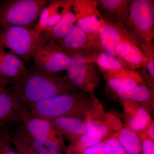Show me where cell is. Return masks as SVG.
I'll list each match as a JSON object with an SVG mask.
<instances>
[{"mask_svg":"<svg viewBox=\"0 0 154 154\" xmlns=\"http://www.w3.org/2000/svg\"><path fill=\"white\" fill-rule=\"evenodd\" d=\"M109 148L103 140L86 149L81 154H109Z\"/></svg>","mask_w":154,"mask_h":154,"instance_id":"obj_31","label":"cell"},{"mask_svg":"<svg viewBox=\"0 0 154 154\" xmlns=\"http://www.w3.org/2000/svg\"><path fill=\"white\" fill-rule=\"evenodd\" d=\"M8 85L7 84H0V94L8 88H7Z\"/></svg>","mask_w":154,"mask_h":154,"instance_id":"obj_35","label":"cell"},{"mask_svg":"<svg viewBox=\"0 0 154 154\" xmlns=\"http://www.w3.org/2000/svg\"><path fill=\"white\" fill-rule=\"evenodd\" d=\"M70 143L75 141L87 131L84 119L77 116L60 117L51 120Z\"/></svg>","mask_w":154,"mask_h":154,"instance_id":"obj_22","label":"cell"},{"mask_svg":"<svg viewBox=\"0 0 154 154\" xmlns=\"http://www.w3.org/2000/svg\"><path fill=\"white\" fill-rule=\"evenodd\" d=\"M64 52L69 57L66 69L69 82L77 89L94 96L100 83V72L93 61L94 55L81 50Z\"/></svg>","mask_w":154,"mask_h":154,"instance_id":"obj_3","label":"cell"},{"mask_svg":"<svg viewBox=\"0 0 154 154\" xmlns=\"http://www.w3.org/2000/svg\"><path fill=\"white\" fill-rule=\"evenodd\" d=\"M28 105L8 88L0 94V129L15 122L21 121Z\"/></svg>","mask_w":154,"mask_h":154,"instance_id":"obj_12","label":"cell"},{"mask_svg":"<svg viewBox=\"0 0 154 154\" xmlns=\"http://www.w3.org/2000/svg\"><path fill=\"white\" fill-rule=\"evenodd\" d=\"M47 0H10L0 5V29L14 26L32 28Z\"/></svg>","mask_w":154,"mask_h":154,"instance_id":"obj_4","label":"cell"},{"mask_svg":"<svg viewBox=\"0 0 154 154\" xmlns=\"http://www.w3.org/2000/svg\"><path fill=\"white\" fill-rule=\"evenodd\" d=\"M104 140L109 147V154H127L117 139L116 132Z\"/></svg>","mask_w":154,"mask_h":154,"instance_id":"obj_29","label":"cell"},{"mask_svg":"<svg viewBox=\"0 0 154 154\" xmlns=\"http://www.w3.org/2000/svg\"><path fill=\"white\" fill-rule=\"evenodd\" d=\"M56 42L64 51L81 50L94 55L102 49L99 36L87 34L76 25L68 35Z\"/></svg>","mask_w":154,"mask_h":154,"instance_id":"obj_11","label":"cell"},{"mask_svg":"<svg viewBox=\"0 0 154 154\" xmlns=\"http://www.w3.org/2000/svg\"><path fill=\"white\" fill-rule=\"evenodd\" d=\"M10 80L8 79L5 78L3 77L2 75L0 74V84H7L8 85L10 84Z\"/></svg>","mask_w":154,"mask_h":154,"instance_id":"obj_34","label":"cell"},{"mask_svg":"<svg viewBox=\"0 0 154 154\" xmlns=\"http://www.w3.org/2000/svg\"><path fill=\"white\" fill-rule=\"evenodd\" d=\"M76 11V25L85 33L99 36L105 22L97 7L96 0H74Z\"/></svg>","mask_w":154,"mask_h":154,"instance_id":"obj_10","label":"cell"},{"mask_svg":"<svg viewBox=\"0 0 154 154\" xmlns=\"http://www.w3.org/2000/svg\"><path fill=\"white\" fill-rule=\"evenodd\" d=\"M21 121L25 130L35 137L50 140L55 142L62 154H65L67 147L63 136L57 126L52 121L34 116L26 108L22 114Z\"/></svg>","mask_w":154,"mask_h":154,"instance_id":"obj_8","label":"cell"},{"mask_svg":"<svg viewBox=\"0 0 154 154\" xmlns=\"http://www.w3.org/2000/svg\"><path fill=\"white\" fill-rule=\"evenodd\" d=\"M93 61L99 69L105 70L118 71L124 69L131 70L118 58L110 55L103 49L93 56Z\"/></svg>","mask_w":154,"mask_h":154,"instance_id":"obj_25","label":"cell"},{"mask_svg":"<svg viewBox=\"0 0 154 154\" xmlns=\"http://www.w3.org/2000/svg\"><path fill=\"white\" fill-rule=\"evenodd\" d=\"M12 90L28 105L79 89L68 80L38 69L27 70L24 76L16 81Z\"/></svg>","mask_w":154,"mask_h":154,"instance_id":"obj_1","label":"cell"},{"mask_svg":"<svg viewBox=\"0 0 154 154\" xmlns=\"http://www.w3.org/2000/svg\"><path fill=\"white\" fill-rule=\"evenodd\" d=\"M136 42L146 60L147 84L149 87L154 88V46L152 41L142 43Z\"/></svg>","mask_w":154,"mask_h":154,"instance_id":"obj_26","label":"cell"},{"mask_svg":"<svg viewBox=\"0 0 154 154\" xmlns=\"http://www.w3.org/2000/svg\"><path fill=\"white\" fill-rule=\"evenodd\" d=\"M141 142V154H154V142L149 140L140 133H137Z\"/></svg>","mask_w":154,"mask_h":154,"instance_id":"obj_32","label":"cell"},{"mask_svg":"<svg viewBox=\"0 0 154 154\" xmlns=\"http://www.w3.org/2000/svg\"><path fill=\"white\" fill-rule=\"evenodd\" d=\"M154 88L146 85H138L115 93L120 100H129L145 105H154Z\"/></svg>","mask_w":154,"mask_h":154,"instance_id":"obj_23","label":"cell"},{"mask_svg":"<svg viewBox=\"0 0 154 154\" xmlns=\"http://www.w3.org/2000/svg\"><path fill=\"white\" fill-rule=\"evenodd\" d=\"M116 134L119 143L127 154H141V142L137 133L124 125Z\"/></svg>","mask_w":154,"mask_h":154,"instance_id":"obj_24","label":"cell"},{"mask_svg":"<svg viewBox=\"0 0 154 154\" xmlns=\"http://www.w3.org/2000/svg\"><path fill=\"white\" fill-rule=\"evenodd\" d=\"M43 42L40 35L32 28L14 26L0 29V49L8 48L23 61L33 57L37 48Z\"/></svg>","mask_w":154,"mask_h":154,"instance_id":"obj_6","label":"cell"},{"mask_svg":"<svg viewBox=\"0 0 154 154\" xmlns=\"http://www.w3.org/2000/svg\"><path fill=\"white\" fill-rule=\"evenodd\" d=\"M120 102L125 125L136 132L142 131L153 120L149 111L139 103L129 100Z\"/></svg>","mask_w":154,"mask_h":154,"instance_id":"obj_15","label":"cell"},{"mask_svg":"<svg viewBox=\"0 0 154 154\" xmlns=\"http://www.w3.org/2000/svg\"><path fill=\"white\" fill-rule=\"evenodd\" d=\"M10 132L7 130L0 129V154H18L11 147Z\"/></svg>","mask_w":154,"mask_h":154,"instance_id":"obj_28","label":"cell"},{"mask_svg":"<svg viewBox=\"0 0 154 154\" xmlns=\"http://www.w3.org/2000/svg\"><path fill=\"white\" fill-rule=\"evenodd\" d=\"M125 28L139 43L152 41L154 36V1L132 0Z\"/></svg>","mask_w":154,"mask_h":154,"instance_id":"obj_5","label":"cell"},{"mask_svg":"<svg viewBox=\"0 0 154 154\" xmlns=\"http://www.w3.org/2000/svg\"><path fill=\"white\" fill-rule=\"evenodd\" d=\"M13 134L38 154H62L60 149L53 141L32 136L22 125L17 127Z\"/></svg>","mask_w":154,"mask_h":154,"instance_id":"obj_19","label":"cell"},{"mask_svg":"<svg viewBox=\"0 0 154 154\" xmlns=\"http://www.w3.org/2000/svg\"><path fill=\"white\" fill-rule=\"evenodd\" d=\"M99 70L106 80L107 86L114 94L138 85H146L137 72L129 69L118 71Z\"/></svg>","mask_w":154,"mask_h":154,"instance_id":"obj_16","label":"cell"},{"mask_svg":"<svg viewBox=\"0 0 154 154\" xmlns=\"http://www.w3.org/2000/svg\"><path fill=\"white\" fill-rule=\"evenodd\" d=\"M27 72L24 61L12 53L0 49V74L3 77L17 81Z\"/></svg>","mask_w":154,"mask_h":154,"instance_id":"obj_21","label":"cell"},{"mask_svg":"<svg viewBox=\"0 0 154 154\" xmlns=\"http://www.w3.org/2000/svg\"><path fill=\"white\" fill-rule=\"evenodd\" d=\"M104 20L105 24L99 32L102 49L110 55L119 59L116 47L126 33V30L122 24Z\"/></svg>","mask_w":154,"mask_h":154,"instance_id":"obj_17","label":"cell"},{"mask_svg":"<svg viewBox=\"0 0 154 154\" xmlns=\"http://www.w3.org/2000/svg\"><path fill=\"white\" fill-rule=\"evenodd\" d=\"M119 59L131 70H146V61L136 42L127 31L116 47Z\"/></svg>","mask_w":154,"mask_h":154,"instance_id":"obj_13","label":"cell"},{"mask_svg":"<svg viewBox=\"0 0 154 154\" xmlns=\"http://www.w3.org/2000/svg\"><path fill=\"white\" fill-rule=\"evenodd\" d=\"M100 104L95 95L78 90L29 104L28 107L34 116L49 120L67 116L84 119L87 113Z\"/></svg>","mask_w":154,"mask_h":154,"instance_id":"obj_2","label":"cell"},{"mask_svg":"<svg viewBox=\"0 0 154 154\" xmlns=\"http://www.w3.org/2000/svg\"><path fill=\"white\" fill-rule=\"evenodd\" d=\"M77 20L76 11L75 9L74 0H71L70 5L66 13L61 20L50 30H46L40 36L43 41L56 42L63 38L71 31Z\"/></svg>","mask_w":154,"mask_h":154,"instance_id":"obj_20","label":"cell"},{"mask_svg":"<svg viewBox=\"0 0 154 154\" xmlns=\"http://www.w3.org/2000/svg\"><path fill=\"white\" fill-rule=\"evenodd\" d=\"M103 19L123 24L129 14L131 0H96Z\"/></svg>","mask_w":154,"mask_h":154,"instance_id":"obj_18","label":"cell"},{"mask_svg":"<svg viewBox=\"0 0 154 154\" xmlns=\"http://www.w3.org/2000/svg\"><path fill=\"white\" fill-rule=\"evenodd\" d=\"M104 139L97 135L87 132L75 141L69 143L67 147L65 154H81L90 147Z\"/></svg>","mask_w":154,"mask_h":154,"instance_id":"obj_27","label":"cell"},{"mask_svg":"<svg viewBox=\"0 0 154 154\" xmlns=\"http://www.w3.org/2000/svg\"><path fill=\"white\" fill-rule=\"evenodd\" d=\"M70 2L71 0L51 1L41 11L38 22L33 30L41 35L54 27L68 10Z\"/></svg>","mask_w":154,"mask_h":154,"instance_id":"obj_14","label":"cell"},{"mask_svg":"<svg viewBox=\"0 0 154 154\" xmlns=\"http://www.w3.org/2000/svg\"><path fill=\"white\" fill-rule=\"evenodd\" d=\"M11 142L16 146L18 154H38L30 147L19 139L15 135L10 133Z\"/></svg>","mask_w":154,"mask_h":154,"instance_id":"obj_30","label":"cell"},{"mask_svg":"<svg viewBox=\"0 0 154 154\" xmlns=\"http://www.w3.org/2000/svg\"><path fill=\"white\" fill-rule=\"evenodd\" d=\"M84 121L88 132L104 139L117 132L124 125L116 116L105 112L101 104L86 114Z\"/></svg>","mask_w":154,"mask_h":154,"instance_id":"obj_9","label":"cell"},{"mask_svg":"<svg viewBox=\"0 0 154 154\" xmlns=\"http://www.w3.org/2000/svg\"><path fill=\"white\" fill-rule=\"evenodd\" d=\"M140 133L149 140L154 142V121L152 120L150 124Z\"/></svg>","mask_w":154,"mask_h":154,"instance_id":"obj_33","label":"cell"},{"mask_svg":"<svg viewBox=\"0 0 154 154\" xmlns=\"http://www.w3.org/2000/svg\"><path fill=\"white\" fill-rule=\"evenodd\" d=\"M38 69L54 73L66 69L69 57L55 42H43L36 49L33 56Z\"/></svg>","mask_w":154,"mask_h":154,"instance_id":"obj_7","label":"cell"}]
</instances>
